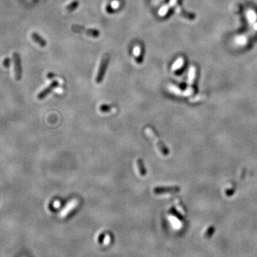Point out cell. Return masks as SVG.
<instances>
[{
	"instance_id": "52a82bcc",
	"label": "cell",
	"mask_w": 257,
	"mask_h": 257,
	"mask_svg": "<svg viewBox=\"0 0 257 257\" xmlns=\"http://www.w3.org/2000/svg\"><path fill=\"white\" fill-rule=\"evenodd\" d=\"M78 1H73V2H72L70 4H69V5H68L67 6V9L68 11H69V12H72V11H73L74 9H75L77 7V6H78Z\"/></svg>"
},
{
	"instance_id": "8992f818",
	"label": "cell",
	"mask_w": 257,
	"mask_h": 257,
	"mask_svg": "<svg viewBox=\"0 0 257 257\" xmlns=\"http://www.w3.org/2000/svg\"><path fill=\"white\" fill-rule=\"evenodd\" d=\"M137 166H138V169H139V174L141 176H145L146 174V170L145 169L144 165V162L141 159H137Z\"/></svg>"
},
{
	"instance_id": "7a4b0ae2",
	"label": "cell",
	"mask_w": 257,
	"mask_h": 257,
	"mask_svg": "<svg viewBox=\"0 0 257 257\" xmlns=\"http://www.w3.org/2000/svg\"><path fill=\"white\" fill-rule=\"evenodd\" d=\"M72 30L76 32H81V33H85L87 35L91 36L92 37H98L99 36V32L96 30H92V29H85L84 27L79 25H73L72 26Z\"/></svg>"
},
{
	"instance_id": "3957f363",
	"label": "cell",
	"mask_w": 257,
	"mask_h": 257,
	"mask_svg": "<svg viewBox=\"0 0 257 257\" xmlns=\"http://www.w3.org/2000/svg\"><path fill=\"white\" fill-rule=\"evenodd\" d=\"M57 85H58V82H56V81H54V82H51V83L49 85V87L45 88L44 89H43L42 91L39 94H38L39 99H42L44 98L45 96H47L50 92H51V90H53L55 87H57Z\"/></svg>"
},
{
	"instance_id": "6da1fadb",
	"label": "cell",
	"mask_w": 257,
	"mask_h": 257,
	"mask_svg": "<svg viewBox=\"0 0 257 257\" xmlns=\"http://www.w3.org/2000/svg\"><path fill=\"white\" fill-rule=\"evenodd\" d=\"M109 56H104L102 58V60L101 61V64H100L99 69V72L97 73V76H96V82L97 84H100L102 82L103 79H104L105 72H106V67H107L108 62H109Z\"/></svg>"
},
{
	"instance_id": "5b68a950",
	"label": "cell",
	"mask_w": 257,
	"mask_h": 257,
	"mask_svg": "<svg viewBox=\"0 0 257 257\" xmlns=\"http://www.w3.org/2000/svg\"><path fill=\"white\" fill-rule=\"evenodd\" d=\"M32 38H33L34 41L36 42L39 45H40L41 46L44 47V46L46 45V42H45L41 37L39 36V35H37V33H33L32 34Z\"/></svg>"
},
{
	"instance_id": "ba28073f",
	"label": "cell",
	"mask_w": 257,
	"mask_h": 257,
	"mask_svg": "<svg viewBox=\"0 0 257 257\" xmlns=\"http://www.w3.org/2000/svg\"><path fill=\"white\" fill-rule=\"evenodd\" d=\"M111 106H109V105H106V104H103L100 106V110L103 112H107V111H110L111 109Z\"/></svg>"
},
{
	"instance_id": "277c9868",
	"label": "cell",
	"mask_w": 257,
	"mask_h": 257,
	"mask_svg": "<svg viewBox=\"0 0 257 257\" xmlns=\"http://www.w3.org/2000/svg\"><path fill=\"white\" fill-rule=\"evenodd\" d=\"M179 191V188L177 187H156L153 189V193L156 194H161L168 193V192H177Z\"/></svg>"
}]
</instances>
